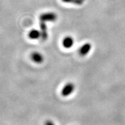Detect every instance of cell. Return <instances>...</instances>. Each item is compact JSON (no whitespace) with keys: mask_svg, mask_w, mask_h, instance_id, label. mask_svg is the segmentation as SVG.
Instances as JSON below:
<instances>
[{"mask_svg":"<svg viewBox=\"0 0 125 125\" xmlns=\"http://www.w3.org/2000/svg\"><path fill=\"white\" fill-rule=\"evenodd\" d=\"M40 19L41 21H55L57 19V15L53 12H49V13H44L40 16Z\"/></svg>","mask_w":125,"mask_h":125,"instance_id":"cell-1","label":"cell"},{"mask_svg":"<svg viewBox=\"0 0 125 125\" xmlns=\"http://www.w3.org/2000/svg\"><path fill=\"white\" fill-rule=\"evenodd\" d=\"M75 89V85L72 82H69L64 86V87L62 88V91H61V94L63 96H69L70 94L72 93L73 92V91Z\"/></svg>","mask_w":125,"mask_h":125,"instance_id":"cell-2","label":"cell"},{"mask_svg":"<svg viewBox=\"0 0 125 125\" xmlns=\"http://www.w3.org/2000/svg\"><path fill=\"white\" fill-rule=\"evenodd\" d=\"M92 47V45L89 43H86L83 45L79 49V54L82 56H86L90 51Z\"/></svg>","mask_w":125,"mask_h":125,"instance_id":"cell-3","label":"cell"},{"mask_svg":"<svg viewBox=\"0 0 125 125\" xmlns=\"http://www.w3.org/2000/svg\"><path fill=\"white\" fill-rule=\"evenodd\" d=\"M31 58L32 61H33L36 63H42L44 60L43 56L38 52H34L32 53L31 55Z\"/></svg>","mask_w":125,"mask_h":125,"instance_id":"cell-4","label":"cell"},{"mask_svg":"<svg viewBox=\"0 0 125 125\" xmlns=\"http://www.w3.org/2000/svg\"><path fill=\"white\" fill-rule=\"evenodd\" d=\"M40 30H41V38L43 40H45L47 38V26L45 22L41 21L40 24Z\"/></svg>","mask_w":125,"mask_h":125,"instance_id":"cell-5","label":"cell"},{"mask_svg":"<svg viewBox=\"0 0 125 125\" xmlns=\"http://www.w3.org/2000/svg\"><path fill=\"white\" fill-rule=\"evenodd\" d=\"M73 43H74L73 39L71 36H66L62 41V45H63L64 47L67 48V49L72 47L73 45Z\"/></svg>","mask_w":125,"mask_h":125,"instance_id":"cell-6","label":"cell"},{"mask_svg":"<svg viewBox=\"0 0 125 125\" xmlns=\"http://www.w3.org/2000/svg\"><path fill=\"white\" fill-rule=\"evenodd\" d=\"M29 38L32 40H36L41 37V32L36 30H33L29 33Z\"/></svg>","mask_w":125,"mask_h":125,"instance_id":"cell-7","label":"cell"},{"mask_svg":"<svg viewBox=\"0 0 125 125\" xmlns=\"http://www.w3.org/2000/svg\"><path fill=\"white\" fill-rule=\"evenodd\" d=\"M64 3H73L77 5H82L84 0H62Z\"/></svg>","mask_w":125,"mask_h":125,"instance_id":"cell-8","label":"cell"},{"mask_svg":"<svg viewBox=\"0 0 125 125\" xmlns=\"http://www.w3.org/2000/svg\"><path fill=\"white\" fill-rule=\"evenodd\" d=\"M45 125H55L54 123L52 122L51 121H47L45 123Z\"/></svg>","mask_w":125,"mask_h":125,"instance_id":"cell-9","label":"cell"},{"mask_svg":"<svg viewBox=\"0 0 125 125\" xmlns=\"http://www.w3.org/2000/svg\"><path fill=\"white\" fill-rule=\"evenodd\" d=\"M84 1H85V0H84Z\"/></svg>","mask_w":125,"mask_h":125,"instance_id":"cell-10","label":"cell"}]
</instances>
